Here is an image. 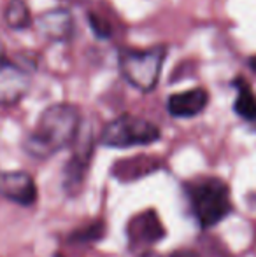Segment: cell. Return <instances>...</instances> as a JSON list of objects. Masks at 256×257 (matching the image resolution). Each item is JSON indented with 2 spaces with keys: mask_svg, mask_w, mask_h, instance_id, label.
Segmentation results:
<instances>
[{
  "mask_svg": "<svg viewBox=\"0 0 256 257\" xmlns=\"http://www.w3.org/2000/svg\"><path fill=\"white\" fill-rule=\"evenodd\" d=\"M167 48L154 46L144 51L125 49L120 53V70L123 77L139 91H153L161 74Z\"/></svg>",
  "mask_w": 256,
  "mask_h": 257,
  "instance_id": "3",
  "label": "cell"
},
{
  "mask_svg": "<svg viewBox=\"0 0 256 257\" xmlns=\"http://www.w3.org/2000/svg\"><path fill=\"white\" fill-rule=\"evenodd\" d=\"M81 128V112L68 103L48 107L27 135L23 149L37 159H48L75 142Z\"/></svg>",
  "mask_w": 256,
  "mask_h": 257,
  "instance_id": "1",
  "label": "cell"
},
{
  "mask_svg": "<svg viewBox=\"0 0 256 257\" xmlns=\"http://www.w3.org/2000/svg\"><path fill=\"white\" fill-rule=\"evenodd\" d=\"M4 21L11 30H25L30 27L32 16L25 0H11L4 11Z\"/></svg>",
  "mask_w": 256,
  "mask_h": 257,
  "instance_id": "12",
  "label": "cell"
},
{
  "mask_svg": "<svg viewBox=\"0 0 256 257\" xmlns=\"http://www.w3.org/2000/svg\"><path fill=\"white\" fill-rule=\"evenodd\" d=\"M137 257H160V255L153 254V252H146V254H140V255H137Z\"/></svg>",
  "mask_w": 256,
  "mask_h": 257,
  "instance_id": "18",
  "label": "cell"
},
{
  "mask_svg": "<svg viewBox=\"0 0 256 257\" xmlns=\"http://www.w3.org/2000/svg\"><path fill=\"white\" fill-rule=\"evenodd\" d=\"M192 212L204 229L214 227L232 212L230 187L218 177H200L186 184Z\"/></svg>",
  "mask_w": 256,
  "mask_h": 257,
  "instance_id": "2",
  "label": "cell"
},
{
  "mask_svg": "<svg viewBox=\"0 0 256 257\" xmlns=\"http://www.w3.org/2000/svg\"><path fill=\"white\" fill-rule=\"evenodd\" d=\"M249 67H251V70L256 72V56L249 58Z\"/></svg>",
  "mask_w": 256,
  "mask_h": 257,
  "instance_id": "17",
  "label": "cell"
},
{
  "mask_svg": "<svg viewBox=\"0 0 256 257\" xmlns=\"http://www.w3.org/2000/svg\"><path fill=\"white\" fill-rule=\"evenodd\" d=\"M30 89V75L16 63L6 60L0 63V105L11 107L25 98Z\"/></svg>",
  "mask_w": 256,
  "mask_h": 257,
  "instance_id": "7",
  "label": "cell"
},
{
  "mask_svg": "<svg viewBox=\"0 0 256 257\" xmlns=\"http://www.w3.org/2000/svg\"><path fill=\"white\" fill-rule=\"evenodd\" d=\"M90 23H92L93 32H95L99 37L104 39V37H109L111 35V28L107 27L102 20H99V18H95V16H90Z\"/></svg>",
  "mask_w": 256,
  "mask_h": 257,
  "instance_id": "14",
  "label": "cell"
},
{
  "mask_svg": "<svg viewBox=\"0 0 256 257\" xmlns=\"http://www.w3.org/2000/svg\"><path fill=\"white\" fill-rule=\"evenodd\" d=\"M106 231V224L102 220H97L88 226H84L82 229L75 231L74 234H70V241L74 243H92V241H99L104 236Z\"/></svg>",
  "mask_w": 256,
  "mask_h": 257,
  "instance_id": "13",
  "label": "cell"
},
{
  "mask_svg": "<svg viewBox=\"0 0 256 257\" xmlns=\"http://www.w3.org/2000/svg\"><path fill=\"white\" fill-rule=\"evenodd\" d=\"M0 196L23 206L34 205L37 201L34 177L21 170H0Z\"/></svg>",
  "mask_w": 256,
  "mask_h": 257,
  "instance_id": "6",
  "label": "cell"
},
{
  "mask_svg": "<svg viewBox=\"0 0 256 257\" xmlns=\"http://www.w3.org/2000/svg\"><path fill=\"white\" fill-rule=\"evenodd\" d=\"M37 30L49 41L65 42L72 37L74 18L67 9H51L39 16Z\"/></svg>",
  "mask_w": 256,
  "mask_h": 257,
  "instance_id": "9",
  "label": "cell"
},
{
  "mask_svg": "<svg viewBox=\"0 0 256 257\" xmlns=\"http://www.w3.org/2000/svg\"><path fill=\"white\" fill-rule=\"evenodd\" d=\"M165 234H167L165 226L158 212L154 210H144V212L135 213L127 224L128 245L139 255L149 252L153 245L163 240Z\"/></svg>",
  "mask_w": 256,
  "mask_h": 257,
  "instance_id": "5",
  "label": "cell"
},
{
  "mask_svg": "<svg viewBox=\"0 0 256 257\" xmlns=\"http://www.w3.org/2000/svg\"><path fill=\"white\" fill-rule=\"evenodd\" d=\"M168 257H198V255H197V252H193V250H176Z\"/></svg>",
  "mask_w": 256,
  "mask_h": 257,
  "instance_id": "15",
  "label": "cell"
},
{
  "mask_svg": "<svg viewBox=\"0 0 256 257\" xmlns=\"http://www.w3.org/2000/svg\"><path fill=\"white\" fill-rule=\"evenodd\" d=\"M209 103V93L204 88H193L188 91L176 93L167 100V110L179 119H188L202 114Z\"/></svg>",
  "mask_w": 256,
  "mask_h": 257,
  "instance_id": "8",
  "label": "cell"
},
{
  "mask_svg": "<svg viewBox=\"0 0 256 257\" xmlns=\"http://www.w3.org/2000/svg\"><path fill=\"white\" fill-rule=\"evenodd\" d=\"M160 140V128L151 121L123 114L104 126L100 133V144L106 147L128 149L137 146H149Z\"/></svg>",
  "mask_w": 256,
  "mask_h": 257,
  "instance_id": "4",
  "label": "cell"
},
{
  "mask_svg": "<svg viewBox=\"0 0 256 257\" xmlns=\"http://www.w3.org/2000/svg\"><path fill=\"white\" fill-rule=\"evenodd\" d=\"M6 60V49H4V44L0 42V63Z\"/></svg>",
  "mask_w": 256,
  "mask_h": 257,
  "instance_id": "16",
  "label": "cell"
},
{
  "mask_svg": "<svg viewBox=\"0 0 256 257\" xmlns=\"http://www.w3.org/2000/svg\"><path fill=\"white\" fill-rule=\"evenodd\" d=\"M237 96L233 102V110L237 115H240L246 121H256V96L251 91V86L247 84L244 79H237L235 81Z\"/></svg>",
  "mask_w": 256,
  "mask_h": 257,
  "instance_id": "11",
  "label": "cell"
},
{
  "mask_svg": "<svg viewBox=\"0 0 256 257\" xmlns=\"http://www.w3.org/2000/svg\"><path fill=\"white\" fill-rule=\"evenodd\" d=\"M90 156H92V146L90 142H86V146H82L81 149L75 151V154L72 156V159L68 161V165L65 166V189L70 191L72 187H79V184L82 182V177L88 168Z\"/></svg>",
  "mask_w": 256,
  "mask_h": 257,
  "instance_id": "10",
  "label": "cell"
}]
</instances>
